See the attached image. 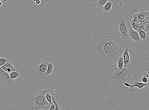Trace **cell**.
Masks as SVG:
<instances>
[{"mask_svg": "<svg viewBox=\"0 0 149 110\" xmlns=\"http://www.w3.org/2000/svg\"><path fill=\"white\" fill-rule=\"evenodd\" d=\"M48 62L44 60L37 64L36 68V76L37 77H44L46 73Z\"/></svg>", "mask_w": 149, "mask_h": 110, "instance_id": "5", "label": "cell"}, {"mask_svg": "<svg viewBox=\"0 0 149 110\" xmlns=\"http://www.w3.org/2000/svg\"><path fill=\"white\" fill-rule=\"evenodd\" d=\"M137 32L139 34L141 40H145L148 39L147 34L145 31L140 28Z\"/></svg>", "mask_w": 149, "mask_h": 110, "instance_id": "15", "label": "cell"}, {"mask_svg": "<svg viewBox=\"0 0 149 110\" xmlns=\"http://www.w3.org/2000/svg\"><path fill=\"white\" fill-rule=\"evenodd\" d=\"M133 18L132 20L133 22L137 24L138 22H139V20H138L137 17L134 14L133 16Z\"/></svg>", "mask_w": 149, "mask_h": 110, "instance_id": "25", "label": "cell"}, {"mask_svg": "<svg viewBox=\"0 0 149 110\" xmlns=\"http://www.w3.org/2000/svg\"><path fill=\"white\" fill-rule=\"evenodd\" d=\"M122 48L117 44L113 37L108 35L102 36L96 47L99 55L104 58H109L116 62L122 55L124 51Z\"/></svg>", "mask_w": 149, "mask_h": 110, "instance_id": "1", "label": "cell"}, {"mask_svg": "<svg viewBox=\"0 0 149 110\" xmlns=\"http://www.w3.org/2000/svg\"><path fill=\"white\" fill-rule=\"evenodd\" d=\"M112 2L111 1L107 2L102 8L103 13L104 14H107L112 9Z\"/></svg>", "mask_w": 149, "mask_h": 110, "instance_id": "13", "label": "cell"}, {"mask_svg": "<svg viewBox=\"0 0 149 110\" xmlns=\"http://www.w3.org/2000/svg\"><path fill=\"white\" fill-rule=\"evenodd\" d=\"M35 3L38 5L40 4L41 3V0H37V1L35 2Z\"/></svg>", "mask_w": 149, "mask_h": 110, "instance_id": "27", "label": "cell"}, {"mask_svg": "<svg viewBox=\"0 0 149 110\" xmlns=\"http://www.w3.org/2000/svg\"><path fill=\"white\" fill-rule=\"evenodd\" d=\"M8 60L7 57H2L0 58V67L4 66Z\"/></svg>", "mask_w": 149, "mask_h": 110, "instance_id": "24", "label": "cell"}, {"mask_svg": "<svg viewBox=\"0 0 149 110\" xmlns=\"http://www.w3.org/2000/svg\"><path fill=\"white\" fill-rule=\"evenodd\" d=\"M108 0H98L97 5L99 7L102 8L108 2Z\"/></svg>", "mask_w": 149, "mask_h": 110, "instance_id": "21", "label": "cell"}, {"mask_svg": "<svg viewBox=\"0 0 149 110\" xmlns=\"http://www.w3.org/2000/svg\"><path fill=\"white\" fill-rule=\"evenodd\" d=\"M53 67L54 65L53 63L48 62L47 71L45 74V76L51 75L53 73Z\"/></svg>", "mask_w": 149, "mask_h": 110, "instance_id": "14", "label": "cell"}, {"mask_svg": "<svg viewBox=\"0 0 149 110\" xmlns=\"http://www.w3.org/2000/svg\"><path fill=\"white\" fill-rule=\"evenodd\" d=\"M132 81L133 82L134 84L132 85L129 84L128 83H125L124 85L126 86L129 87V90L131 92L134 91V88H137L139 89L142 90L147 85V84H144L141 82L138 81H135L132 79Z\"/></svg>", "mask_w": 149, "mask_h": 110, "instance_id": "7", "label": "cell"}, {"mask_svg": "<svg viewBox=\"0 0 149 110\" xmlns=\"http://www.w3.org/2000/svg\"><path fill=\"white\" fill-rule=\"evenodd\" d=\"M36 1H37V0H33V1L35 2H36Z\"/></svg>", "mask_w": 149, "mask_h": 110, "instance_id": "29", "label": "cell"}, {"mask_svg": "<svg viewBox=\"0 0 149 110\" xmlns=\"http://www.w3.org/2000/svg\"><path fill=\"white\" fill-rule=\"evenodd\" d=\"M129 36L131 38L132 41L139 44L141 41L139 34L138 32L133 29L131 27L129 29Z\"/></svg>", "mask_w": 149, "mask_h": 110, "instance_id": "9", "label": "cell"}, {"mask_svg": "<svg viewBox=\"0 0 149 110\" xmlns=\"http://www.w3.org/2000/svg\"><path fill=\"white\" fill-rule=\"evenodd\" d=\"M2 5V2L0 1V8H1Z\"/></svg>", "mask_w": 149, "mask_h": 110, "instance_id": "28", "label": "cell"}, {"mask_svg": "<svg viewBox=\"0 0 149 110\" xmlns=\"http://www.w3.org/2000/svg\"><path fill=\"white\" fill-rule=\"evenodd\" d=\"M20 72L16 71L11 72L9 74V76L11 79L15 80L18 78L20 76Z\"/></svg>", "mask_w": 149, "mask_h": 110, "instance_id": "16", "label": "cell"}, {"mask_svg": "<svg viewBox=\"0 0 149 110\" xmlns=\"http://www.w3.org/2000/svg\"><path fill=\"white\" fill-rule=\"evenodd\" d=\"M0 82L3 83L8 88L12 86L15 82V80L11 79L9 74L0 67Z\"/></svg>", "mask_w": 149, "mask_h": 110, "instance_id": "6", "label": "cell"}, {"mask_svg": "<svg viewBox=\"0 0 149 110\" xmlns=\"http://www.w3.org/2000/svg\"><path fill=\"white\" fill-rule=\"evenodd\" d=\"M47 92L44 90L35 93L29 99V108L31 110H48L50 105L45 99V94Z\"/></svg>", "mask_w": 149, "mask_h": 110, "instance_id": "3", "label": "cell"}, {"mask_svg": "<svg viewBox=\"0 0 149 110\" xmlns=\"http://www.w3.org/2000/svg\"><path fill=\"white\" fill-rule=\"evenodd\" d=\"M118 68L119 69L121 70L123 69V55L120 56L117 61Z\"/></svg>", "mask_w": 149, "mask_h": 110, "instance_id": "18", "label": "cell"}, {"mask_svg": "<svg viewBox=\"0 0 149 110\" xmlns=\"http://www.w3.org/2000/svg\"><path fill=\"white\" fill-rule=\"evenodd\" d=\"M148 18H149V15H147L144 20H142L139 21V22L137 24V25L138 26L139 28L143 31H145L144 28V24Z\"/></svg>", "mask_w": 149, "mask_h": 110, "instance_id": "17", "label": "cell"}, {"mask_svg": "<svg viewBox=\"0 0 149 110\" xmlns=\"http://www.w3.org/2000/svg\"><path fill=\"white\" fill-rule=\"evenodd\" d=\"M45 97L47 101L49 103L50 105L53 103L52 96H51L48 92L45 94Z\"/></svg>", "mask_w": 149, "mask_h": 110, "instance_id": "20", "label": "cell"}, {"mask_svg": "<svg viewBox=\"0 0 149 110\" xmlns=\"http://www.w3.org/2000/svg\"><path fill=\"white\" fill-rule=\"evenodd\" d=\"M123 59V68H127L131 65L130 55L128 48H126L123 51L122 55Z\"/></svg>", "mask_w": 149, "mask_h": 110, "instance_id": "8", "label": "cell"}, {"mask_svg": "<svg viewBox=\"0 0 149 110\" xmlns=\"http://www.w3.org/2000/svg\"><path fill=\"white\" fill-rule=\"evenodd\" d=\"M117 27L119 33L122 39L126 40L129 38V27L125 19L120 17L118 19Z\"/></svg>", "mask_w": 149, "mask_h": 110, "instance_id": "4", "label": "cell"}, {"mask_svg": "<svg viewBox=\"0 0 149 110\" xmlns=\"http://www.w3.org/2000/svg\"><path fill=\"white\" fill-rule=\"evenodd\" d=\"M55 104L53 103L52 104L50 105V106L49 109L48 110H55Z\"/></svg>", "mask_w": 149, "mask_h": 110, "instance_id": "26", "label": "cell"}, {"mask_svg": "<svg viewBox=\"0 0 149 110\" xmlns=\"http://www.w3.org/2000/svg\"><path fill=\"white\" fill-rule=\"evenodd\" d=\"M53 103L55 104V110H61V106L60 104L57 102L55 98L52 96Z\"/></svg>", "mask_w": 149, "mask_h": 110, "instance_id": "22", "label": "cell"}, {"mask_svg": "<svg viewBox=\"0 0 149 110\" xmlns=\"http://www.w3.org/2000/svg\"><path fill=\"white\" fill-rule=\"evenodd\" d=\"M149 81V68L148 67L145 71L142 74L140 82L144 84H148Z\"/></svg>", "mask_w": 149, "mask_h": 110, "instance_id": "12", "label": "cell"}, {"mask_svg": "<svg viewBox=\"0 0 149 110\" xmlns=\"http://www.w3.org/2000/svg\"><path fill=\"white\" fill-rule=\"evenodd\" d=\"M1 68L9 74L11 72L16 71L12 65V62L11 61L8 60L6 63Z\"/></svg>", "mask_w": 149, "mask_h": 110, "instance_id": "10", "label": "cell"}, {"mask_svg": "<svg viewBox=\"0 0 149 110\" xmlns=\"http://www.w3.org/2000/svg\"><path fill=\"white\" fill-rule=\"evenodd\" d=\"M140 12L134 14L137 17L139 21L144 20L145 17L149 15V13L147 9H143L141 5H140Z\"/></svg>", "mask_w": 149, "mask_h": 110, "instance_id": "11", "label": "cell"}, {"mask_svg": "<svg viewBox=\"0 0 149 110\" xmlns=\"http://www.w3.org/2000/svg\"><path fill=\"white\" fill-rule=\"evenodd\" d=\"M149 18H147V19L145 23L144 28L145 32L147 34V36L148 39L149 38Z\"/></svg>", "mask_w": 149, "mask_h": 110, "instance_id": "19", "label": "cell"}, {"mask_svg": "<svg viewBox=\"0 0 149 110\" xmlns=\"http://www.w3.org/2000/svg\"><path fill=\"white\" fill-rule=\"evenodd\" d=\"M131 27L134 30L137 31L140 29L137 24H135L133 22L132 20L131 21Z\"/></svg>", "mask_w": 149, "mask_h": 110, "instance_id": "23", "label": "cell"}, {"mask_svg": "<svg viewBox=\"0 0 149 110\" xmlns=\"http://www.w3.org/2000/svg\"><path fill=\"white\" fill-rule=\"evenodd\" d=\"M132 80L131 70L129 67L121 70L118 68L113 69L107 78V81L111 83L115 88L122 87L125 83L128 84Z\"/></svg>", "mask_w": 149, "mask_h": 110, "instance_id": "2", "label": "cell"}]
</instances>
